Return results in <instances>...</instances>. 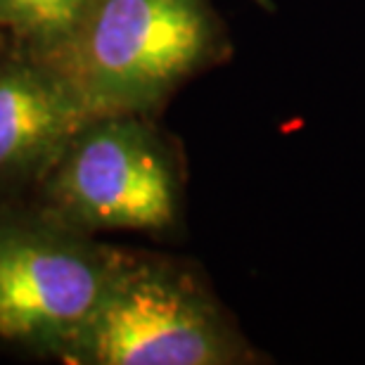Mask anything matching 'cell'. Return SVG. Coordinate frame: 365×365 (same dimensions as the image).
Here are the masks:
<instances>
[{"mask_svg":"<svg viewBox=\"0 0 365 365\" xmlns=\"http://www.w3.org/2000/svg\"><path fill=\"white\" fill-rule=\"evenodd\" d=\"M209 38L202 0H88L53 69L93 119L126 116L190 74Z\"/></svg>","mask_w":365,"mask_h":365,"instance_id":"cell-1","label":"cell"},{"mask_svg":"<svg viewBox=\"0 0 365 365\" xmlns=\"http://www.w3.org/2000/svg\"><path fill=\"white\" fill-rule=\"evenodd\" d=\"M81 361L100 365H214L228 349L209 306L155 271L121 268L76 334Z\"/></svg>","mask_w":365,"mask_h":365,"instance_id":"cell-2","label":"cell"},{"mask_svg":"<svg viewBox=\"0 0 365 365\" xmlns=\"http://www.w3.org/2000/svg\"><path fill=\"white\" fill-rule=\"evenodd\" d=\"M60 207L112 230H159L173 221V178L155 140L126 116H100L78 130L55 180Z\"/></svg>","mask_w":365,"mask_h":365,"instance_id":"cell-3","label":"cell"},{"mask_svg":"<svg viewBox=\"0 0 365 365\" xmlns=\"http://www.w3.org/2000/svg\"><path fill=\"white\" fill-rule=\"evenodd\" d=\"M121 266L38 232H0V337L74 339Z\"/></svg>","mask_w":365,"mask_h":365,"instance_id":"cell-4","label":"cell"},{"mask_svg":"<svg viewBox=\"0 0 365 365\" xmlns=\"http://www.w3.org/2000/svg\"><path fill=\"white\" fill-rule=\"evenodd\" d=\"M91 121L93 116L55 69L0 71V176L55 155Z\"/></svg>","mask_w":365,"mask_h":365,"instance_id":"cell-5","label":"cell"},{"mask_svg":"<svg viewBox=\"0 0 365 365\" xmlns=\"http://www.w3.org/2000/svg\"><path fill=\"white\" fill-rule=\"evenodd\" d=\"M88 0H0V21L46 43H60L76 26Z\"/></svg>","mask_w":365,"mask_h":365,"instance_id":"cell-6","label":"cell"}]
</instances>
